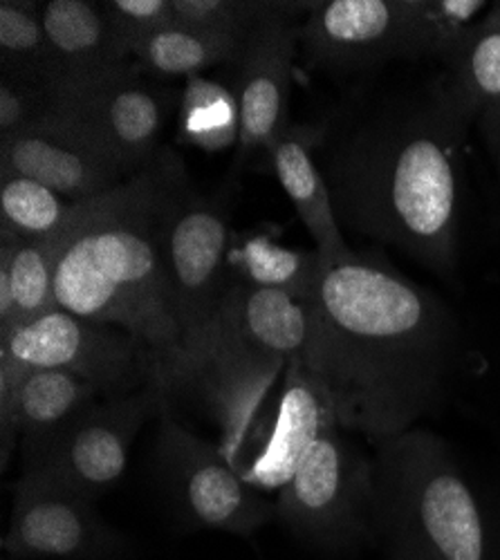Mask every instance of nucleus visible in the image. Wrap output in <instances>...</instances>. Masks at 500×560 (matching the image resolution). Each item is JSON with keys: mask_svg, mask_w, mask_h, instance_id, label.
I'll use <instances>...</instances> for the list:
<instances>
[{"mask_svg": "<svg viewBox=\"0 0 500 560\" xmlns=\"http://www.w3.org/2000/svg\"><path fill=\"white\" fill-rule=\"evenodd\" d=\"M458 357L456 318L431 292L359 254L324 267L303 363L341 429L373 446L416 429L442 404Z\"/></svg>", "mask_w": 500, "mask_h": 560, "instance_id": "nucleus-1", "label": "nucleus"}, {"mask_svg": "<svg viewBox=\"0 0 500 560\" xmlns=\"http://www.w3.org/2000/svg\"><path fill=\"white\" fill-rule=\"evenodd\" d=\"M474 119L444 88L429 106L386 113L346 135L322 171L339 224L451 271L461 229V142Z\"/></svg>", "mask_w": 500, "mask_h": 560, "instance_id": "nucleus-2", "label": "nucleus"}, {"mask_svg": "<svg viewBox=\"0 0 500 560\" xmlns=\"http://www.w3.org/2000/svg\"><path fill=\"white\" fill-rule=\"evenodd\" d=\"M182 166L175 151L162 149L142 173L90 202L57 273L59 310L117 325L144 341L171 399L189 384L162 260L166 200Z\"/></svg>", "mask_w": 500, "mask_h": 560, "instance_id": "nucleus-3", "label": "nucleus"}, {"mask_svg": "<svg viewBox=\"0 0 500 560\" xmlns=\"http://www.w3.org/2000/svg\"><path fill=\"white\" fill-rule=\"evenodd\" d=\"M369 545L382 560H493L482 504L438 435L375 444Z\"/></svg>", "mask_w": 500, "mask_h": 560, "instance_id": "nucleus-4", "label": "nucleus"}, {"mask_svg": "<svg viewBox=\"0 0 500 560\" xmlns=\"http://www.w3.org/2000/svg\"><path fill=\"white\" fill-rule=\"evenodd\" d=\"M310 341V301L234 283L226 294L202 370L189 390L207 404L220 448L241 457L269 388L303 359Z\"/></svg>", "mask_w": 500, "mask_h": 560, "instance_id": "nucleus-5", "label": "nucleus"}, {"mask_svg": "<svg viewBox=\"0 0 500 560\" xmlns=\"http://www.w3.org/2000/svg\"><path fill=\"white\" fill-rule=\"evenodd\" d=\"M230 202L202 196L182 166L173 179L162 224V260L191 388L205 365L222 303L232 290Z\"/></svg>", "mask_w": 500, "mask_h": 560, "instance_id": "nucleus-6", "label": "nucleus"}, {"mask_svg": "<svg viewBox=\"0 0 500 560\" xmlns=\"http://www.w3.org/2000/svg\"><path fill=\"white\" fill-rule=\"evenodd\" d=\"M352 435L341 427L324 431L275 504L288 532L326 551L371 542L373 455Z\"/></svg>", "mask_w": 500, "mask_h": 560, "instance_id": "nucleus-7", "label": "nucleus"}, {"mask_svg": "<svg viewBox=\"0 0 500 560\" xmlns=\"http://www.w3.org/2000/svg\"><path fill=\"white\" fill-rule=\"evenodd\" d=\"M0 357L21 368L72 372L93 384L104 399L147 386L160 388L158 361L144 341L117 325L81 318L66 310L0 335Z\"/></svg>", "mask_w": 500, "mask_h": 560, "instance_id": "nucleus-8", "label": "nucleus"}, {"mask_svg": "<svg viewBox=\"0 0 500 560\" xmlns=\"http://www.w3.org/2000/svg\"><path fill=\"white\" fill-rule=\"evenodd\" d=\"M158 419V469L179 516L194 529L247 538L277 516V506L241 476L220 444L182 427L171 404L160 410Z\"/></svg>", "mask_w": 500, "mask_h": 560, "instance_id": "nucleus-9", "label": "nucleus"}, {"mask_svg": "<svg viewBox=\"0 0 500 560\" xmlns=\"http://www.w3.org/2000/svg\"><path fill=\"white\" fill-rule=\"evenodd\" d=\"M50 108L93 137L130 179L162 151L160 137L173 108V92L132 66L97 85L50 97Z\"/></svg>", "mask_w": 500, "mask_h": 560, "instance_id": "nucleus-10", "label": "nucleus"}, {"mask_svg": "<svg viewBox=\"0 0 500 560\" xmlns=\"http://www.w3.org/2000/svg\"><path fill=\"white\" fill-rule=\"evenodd\" d=\"M166 404L171 397L155 386L95 401L74 419L36 474L50 476L95 502L124 478L135 438Z\"/></svg>", "mask_w": 500, "mask_h": 560, "instance_id": "nucleus-11", "label": "nucleus"}, {"mask_svg": "<svg viewBox=\"0 0 500 560\" xmlns=\"http://www.w3.org/2000/svg\"><path fill=\"white\" fill-rule=\"evenodd\" d=\"M124 538L95 511V502L45 474H23L14 482L3 551L12 560H104Z\"/></svg>", "mask_w": 500, "mask_h": 560, "instance_id": "nucleus-12", "label": "nucleus"}, {"mask_svg": "<svg viewBox=\"0 0 500 560\" xmlns=\"http://www.w3.org/2000/svg\"><path fill=\"white\" fill-rule=\"evenodd\" d=\"M312 3H279L265 21H260L245 40L239 59L236 95L241 106V139L236 147L234 168L243 171L247 160L271 147L290 126V92L294 55L299 48L301 14Z\"/></svg>", "mask_w": 500, "mask_h": 560, "instance_id": "nucleus-13", "label": "nucleus"}, {"mask_svg": "<svg viewBox=\"0 0 500 560\" xmlns=\"http://www.w3.org/2000/svg\"><path fill=\"white\" fill-rule=\"evenodd\" d=\"M418 0H322L312 3L299 45L316 66L361 70L393 59H420Z\"/></svg>", "mask_w": 500, "mask_h": 560, "instance_id": "nucleus-14", "label": "nucleus"}, {"mask_svg": "<svg viewBox=\"0 0 500 560\" xmlns=\"http://www.w3.org/2000/svg\"><path fill=\"white\" fill-rule=\"evenodd\" d=\"M102 393L66 370L21 368L0 357V444L8 471L21 444L23 471H36L63 433Z\"/></svg>", "mask_w": 500, "mask_h": 560, "instance_id": "nucleus-15", "label": "nucleus"}, {"mask_svg": "<svg viewBox=\"0 0 500 560\" xmlns=\"http://www.w3.org/2000/svg\"><path fill=\"white\" fill-rule=\"evenodd\" d=\"M30 177L70 202L108 196L128 177L72 119L48 106L30 128L0 139V177Z\"/></svg>", "mask_w": 500, "mask_h": 560, "instance_id": "nucleus-16", "label": "nucleus"}, {"mask_svg": "<svg viewBox=\"0 0 500 560\" xmlns=\"http://www.w3.org/2000/svg\"><path fill=\"white\" fill-rule=\"evenodd\" d=\"M48 36V97L70 95L132 68V55L115 34L102 3L50 0L43 5Z\"/></svg>", "mask_w": 500, "mask_h": 560, "instance_id": "nucleus-17", "label": "nucleus"}, {"mask_svg": "<svg viewBox=\"0 0 500 560\" xmlns=\"http://www.w3.org/2000/svg\"><path fill=\"white\" fill-rule=\"evenodd\" d=\"M333 427H339V417L328 390L303 359L292 361L269 431L254 457L239 466L241 476L258 491H281L312 444Z\"/></svg>", "mask_w": 500, "mask_h": 560, "instance_id": "nucleus-18", "label": "nucleus"}, {"mask_svg": "<svg viewBox=\"0 0 500 560\" xmlns=\"http://www.w3.org/2000/svg\"><path fill=\"white\" fill-rule=\"evenodd\" d=\"M324 135L322 128L310 124H290L279 142L271 147L269 158L299 220L316 243V254L322 256L324 267H328L350 258L354 252L341 233L322 164L314 160V151L322 147Z\"/></svg>", "mask_w": 500, "mask_h": 560, "instance_id": "nucleus-19", "label": "nucleus"}, {"mask_svg": "<svg viewBox=\"0 0 500 560\" xmlns=\"http://www.w3.org/2000/svg\"><path fill=\"white\" fill-rule=\"evenodd\" d=\"M90 202L93 200H88L79 220L55 238L34 243L0 241V335L59 310V265Z\"/></svg>", "mask_w": 500, "mask_h": 560, "instance_id": "nucleus-20", "label": "nucleus"}, {"mask_svg": "<svg viewBox=\"0 0 500 560\" xmlns=\"http://www.w3.org/2000/svg\"><path fill=\"white\" fill-rule=\"evenodd\" d=\"M230 271L232 283L307 303L319 288L324 262L316 249H290L267 233H254L232 245Z\"/></svg>", "mask_w": 500, "mask_h": 560, "instance_id": "nucleus-21", "label": "nucleus"}, {"mask_svg": "<svg viewBox=\"0 0 500 560\" xmlns=\"http://www.w3.org/2000/svg\"><path fill=\"white\" fill-rule=\"evenodd\" d=\"M451 85L487 139L500 132V3H493L451 61Z\"/></svg>", "mask_w": 500, "mask_h": 560, "instance_id": "nucleus-22", "label": "nucleus"}, {"mask_svg": "<svg viewBox=\"0 0 500 560\" xmlns=\"http://www.w3.org/2000/svg\"><path fill=\"white\" fill-rule=\"evenodd\" d=\"M245 40L213 36L173 23L135 48L132 66L155 81L189 79L222 63H239Z\"/></svg>", "mask_w": 500, "mask_h": 560, "instance_id": "nucleus-23", "label": "nucleus"}, {"mask_svg": "<svg viewBox=\"0 0 500 560\" xmlns=\"http://www.w3.org/2000/svg\"><path fill=\"white\" fill-rule=\"evenodd\" d=\"M177 137L182 144L205 153L236 149L241 139L236 88L205 74L185 79L177 106Z\"/></svg>", "mask_w": 500, "mask_h": 560, "instance_id": "nucleus-24", "label": "nucleus"}, {"mask_svg": "<svg viewBox=\"0 0 500 560\" xmlns=\"http://www.w3.org/2000/svg\"><path fill=\"white\" fill-rule=\"evenodd\" d=\"M88 202H70L30 177H0V241L34 243L68 231Z\"/></svg>", "mask_w": 500, "mask_h": 560, "instance_id": "nucleus-25", "label": "nucleus"}, {"mask_svg": "<svg viewBox=\"0 0 500 560\" xmlns=\"http://www.w3.org/2000/svg\"><path fill=\"white\" fill-rule=\"evenodd\" d=\"M0 61H3V79L45 90L48 36L43 27V5L25 0L0 3Z\"/></svg>", "mask_w": 500, "mask_h": 560, "instance_id": "nucleus-26", "label": "nucleus"}, {"mask_svg": "<svg viewBox=\"0 0 500 560\" xmlns=\"http://www.w3.org/2000/svg\"><path fill=\"white\" fill-rule=\"evenodd\" d=\"M489 8L485 0H418L416 34L420 59L435 57L451 66Z\"/></svg>", "mask_w": 500, "mask_h": 560, "instance_id": "nucleus-27", "label": "nucleus"}, {"mask_svg": "<svg viewBox=\"0 0 500 560\" xmlns=\"http://www.w3.org/2000/svg\"><path fill=\"white\" fill-rule=\"evenodd\" d=\"M175 23L196 32L245 40L279 8L275 0H171Z\"/></svg>", "mask_w": 500, "mask_h": 560, "instance_id": "nucleus-28", "label": "nucleus"}, {"mask_svg": "<svg viewBox=\"0 0 500 560\" xmlns=\"http://www.w3.org/2000/svg\"><path fill=\"white\" fill-rule=\"evenodd\" d=\"M102 10L130 55L142 40L175 23L171 0H104Z\"/></svg>", "mask_w": 500, "mask_h": 560, "instance_id": "nucleus-29", "label": "nucleus"}, {"mask_svg": "<svg viewBox=\"0 0 500 560\" xmlns=\"http://www.w3.org/2000/svg\"><path fill=\"white\" fill-rule=\"evenodd\" d=\"M50 106L48 92L38 85L0 79V139H10L38 121Z\"/></svg>", "mask_w": 500, "mask_h": 560, "instance_id": "nucleus-30", "label": "nucleus"}, {"mask_svg": "<svg viewBox=\"0 0 500 560\" xmlns=\"http://www.w3.org/2000/svg\"><path fill=\"white\" fill-rule=\"evenodd\" d=\"M489 142H491V147H493V151L498 153V160H500V132L493 139H489Z\"/></svg>", "mask_w": 500, "mask_h": 560, "instance_id": "nucleus-31", "label": "nucleus"}]
</instances>
